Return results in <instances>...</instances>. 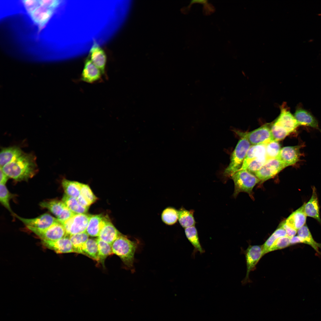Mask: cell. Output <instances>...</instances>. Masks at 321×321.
Here are the masks:
<instances>
[{"label":"cell","mask_w":321,"mask_h":321,"mask_svg":"<svg viewBox=\"0 0 321 321\" xmlns=\"http://www.w3.org/2000/svg\"><path fill=\"white\" fill-rule=\"evenodd\" d=\"M24 153L19 147L16 146L2 148L0 154V167H2L13 161Z\"/></svg>","instance_id":"cell-22"},{"label":"cell","mask_w":321,"mask_h":321,"mask_svg":"<svg viewBox=\"0 0 321 321\" xmlns=\"http://www.w3.org/2000/svg\"><path fill=\"white\" fill-rule=\"evenodd\" d=\"M43 245L58 254L74 252L72 243L67 236L54 241L42 240Z\"/></svg>","instance_id":"cell-15"},{"label":"cell","mask_w":321,"mask_h":321,"mask_svg":"<svg viewBox=\"0 0 321 321\" xmlns=\"http://www.w3.org/2000/svg\"><path fill=\"white\" fill-rule=\"evenodd\" d=\"M12 197V194L10 193L5 185H0V201L1 204L9 210L13 216L15 214L12 212L11 208L10 202Z\"/></svg>","instance_id":"cell-34"},{"label":"cell","mask_w":321,"mask_h":321,"mask_svg":"<svg viewBox=\"0 0 321 321\" xmlns=\"http://www.w3.org/2000/svg\"><path fill=\"white\" fill-rule=\"evenodd\" d=\"M82 183L64 178L62 182V187L67 195L77 198L80 195Z\"/></svg>","instance_id":"cell-26"},{"label":"cell","mask_w":321,"mask_h":321,"mask_svg":"<svg viewBox=\"0 0 321 321\" xmlns=\"http://www.w3.org/2000/svg\"><path fill=\"white\" fill-rule=\"evenodd\" d=\"M26 12L40 32L45 26L53 14L54 10L40 5L35 0L30 6L25 8Z\"/></svg>","instance_id":"cell-5"},{"label":"cell","mask_w":321,"mask_h":321,"mask_svg":"<svg viewBox=\"0 0 321 321\" xmlns=\"http://www.w3.org/2000/svg\"><path fill=\"white\" fill-rule=\"evenodd\" d=\"M300 243H303V240L298 235L295 236L290 238V245Z\"/></svg>","instance_id":"cell-44"},{"label":"cell","mask_w":321,"mask_h":321,"mask_svg":"<svg viewBox=\"0 0 321 321\" xmlns=\"http://www.w3.org/2000/svg\"><path fill=\"white\" fill-rule=\"evenodd\" d=\"M14 216L20 220L26 227L30 226L39 229L46 228L59 221L56 218L47 213L32 218H23L15 214Z\"/></svg>","instance_id":"cell-14"},{"label":"cell","mask_w":321,"mask_h":321,"mask_svg":"<svg viewBox=\"0 0 321 321\" xmlns=\"http://www.w3.org/2000/svg\"><path fill=\"white\" fill-rule=\"evenodd\" d=\"M82 254L97 262L98 261V251L97 239L88 238L83 245Z\"/></svg>","instance_id":"cell-27"},{"label":"cell","mask_w":321,"mask_h":321,"mask_svg":"<svg viewBox=\"0 0 321 321\" xmlns=\"http://www.w3.org/2000/svg\"><path fill=\"white\" fill-rule=\"evenodd\" d=\"M76 199L80 204L83 207L88 208L89 206L91 204L86 199L80 194Z\"/></svg>","instance_id":"cell-42"},{"label":"cell","mask_w":321,"mask_h":321,"mask_svg":"<svg viewBox=\"0 0 321 321\" xmlns=\"http://www.w3.org/2000/svg\"><path fill=\"white\" fill-rule=\"evenodd\" d=\"M281 149L280 145L278 141H274L266 145L267 160L277 158Z\"/></svg>","instance_id":"cell-36"},{"label":"cell","mask_w":321,"mask_h":321,"mask_svg":"<svg viewBox=\"0 0 321 321\" xmlns=\"http://www.w3.org/2000/svg\"><path fill=\"white\" fill-rule=\"evenodd\" d=\"M89 235L85 232L69 236L70 240L72 243L74 252L82 254V247L87 240L89 238Z\"/></svg>","instance_id":"cell-30"},{"label":"cell","mask_w":321,"mask_h":321,"mask_svg":"<svg viewBox=\"0 0 321 321\" xmlns=\"http://www.w3.org/2000/svg\"><path fill=\"white\" fill-rule=\"evenodd\" d=\"M235 132L240 137L247 139L251 145H266L274 141L271 128L267 124L249 132H243L239 131Z\"/></svg>","instance_id":"cell-6"},{"label":"cell","mask_w":321,"mask_h":321,"mask_svg":"<svg viewBox=\"0 0 321 321\" xmlns=\"http://www.w3.org/2000/svg\"><path fill=\"white\" fill-rule=\"evenodd\" d=\"M265 155H266V145H251L240 169H246L249 164L251 161L260 157Z\"/></svg>","instance_id":"cell-23"},{"label":"cell","mask_w":321,"mask_h":321,"mask_svg":"<svg viewBox=\"0 0 321 321\" xmlns=\"http://www.w3.org/2000/svg\"><path fill=\"white\" fill-rule=\"evenodd\" d=\"M305 204L293 212L285 220L289 226L297 231L306 223L307 216L305 211Z\"/></svg>","instance_id":"cell-19"},{"label":"cell","mask_w":321,"mask_h":321,"mask_svg":"<svg viewBox=\"0 0 321 321\" xmlns=\"http://www.w3.org/2000/svg\"><path fill=\"white\" fill-rule=\"evenodd\" d=\"M91 215L86 214H75L66 220L61 222L67 236L86 232Z\"/></svg>","instance_id":"cell-8"},{"label":"cell","mask_w":321,"mask_h":321,"mask_svg":"<svg viewBox=\"0 0 321 321\" xmlns=\"http://www.w3.org/2000/svg\"><path fill=\"white\" fill-rule=\"evenodd\" d=\"M240 137L231 155L230 163L224 170L223 174L225 177H231L240 169L251 146L247 139Z\"/></svg>","instance_id":"cell-3"},{"label":"cell","mask_w":321,"mask_h":321,"mask_svg":"<svg viewBox=\"0 0 321 321\" xmlns=\"http://www.w3.org/2000/svg\"><path fill=\"white\" fill-rule=\"evenodd\" d=\"M193 210H187L184 208L178 211V219L180 225L185 228L195 226L196 221Z\"/></svg>","instance_id":"cell-28"},{"label":"cell","mask_w":321,"mask_h":321,"mask_svg":"<svg viewBox=\"0 0 321 321\" xmlns=\"http://www.w3.org/2000/svg\"><path fill=\"white\" fill-rule=\"evenodd\" d=\"M312 193L309 201L305 204V211L307 216L313 218L321 223L319 214V207L316 190L312 188Z\"/></svg>","instance_id":"cell-21"},{"label":"cell","mask_w":321,"mask_h":321,"mask_svg":"<svg viewBox=\"0 0 321 321\" xmlns=\"http://www.w3.org/2000/svg\"><path fill=\"white\" fill-rule=\"evenodd\" d=\"M80 194L86 199L91 204L97 199V198L94 194L89 186L86 184H82Z\"/></svg>","instance_id":"cell-39"},{"label":"cell","mask_w":321,"mask_h":321,"mask_svg":"<svg viewBox=\"0 0 321 321\" xmlns=\"http://www.w3.org/2000/svg\"><path fill=\"white\" fill-rule=\"evenodd\" d=\"M102 73L100 70L91 62L89 57L86 59L81 79L89 83H93L100 81Z\"/></svg>","instance_id":"cell-16"},{"label":"cell","mask_w":321,"mask_h":321,"mask_svg":"<svg viewBox=\"0 0 321 321\" xmlns=\"http://www.w3.org/2000/svg\"><path fill=\"white\" fill-rule=\"evenodd\" d=\"M294 116L300 126L318 128V123L316 119L309 112L303 108L296 110Z\"/></svg>","instance_id":"cell-20"},{"label":"cell","mask_w":321,"mask_h":321,"mask_svg":"<svg viewBox=\"0 0 321 321\" xmlns=\"http://www.w3.org/2000/svg\"><path fill=\"white\" fill-rule=\"evenodd\" d=\"M0 184L5 185L8 178V177L3 172L1 168L0 169Z\"/></svg>","instance_id":"cell-43"},{"label":"cell","mask_w":321,"mask_h":321,"mask_svg":"<svg viewBox=\"0 0 321 321\" xmlns=\"http://www.w3.org/2000/svg\"><path fill=\"white\" fill-rule=\"evenodd\" d=\"M303 145L287 146L282 148L277 158L283 162L286 167L295 165L300 160L302 156L300 149Z\"/></svg>","instance_id":"cell-12"},{"label":"cell","mask_w":321,"mask_h":321,"mask_svg":"<svg viewBox=\"0 0 321 321\" xmlns=\"http://www.w3.org/2000/svg\"><path fill=\"white\" fill-rule=\"evenodd\" d=\"M245 255L247 265V272L243 281L244 283L249 281V273L255 269L256 265L263 256L262 246L249 245L245 251Z\"/></svg>","instance_id":"cell-13"},{"label":"cell","mask_w":321,"mask_h":321,"mask_svg":"<svg viewBox=\"0 0 321 321\" xmlns=\"http://www.w3.org/2000/svg\"><path fill=\"white\" fill-rule=\"evenodd\" d=\"M109 221L107 216L102 214L91 215L86 232L92 237H98L102 229Z\"/></svg>","instance_id":"cell-18"},{"label":"cell","mask_w":321,"mask_h":321,"mask_svg":"<svg viewBox=\"0 0 321 321\" xmlns=\"http://www.w3.org/2000/svg\"><path fill=\"white\" fill-rule=\"evenodd\" d=\"M286 130L290 134L296 131L300 125L294 117L285 106H281L280 115L274 122Z\"/></svg>","instance_id":"cell-11"},{"label":"cell","mask_w":321,"mask_h":321,"mask_svg":"<svg viewBox=\"0 0 321 321\" xmlns=\"http://www.w3.org/2000/svg\"><path fill=\"white\" fill-rule=\"evenodd\" d=\"M62 201L67 207L75 214H86L88 208L82 206L78 202L77 199L64 194Z\"/></svg>","instance_id":"cell-29"},{"label":"cell","mask_w":321,"mask_h":321,"mask_svg":"<svg viewBox=\"0 0 321 321\" xmlns=\"http://www.w3.org/2000/svg\"><path fill=\"white\" fill-rule=\"evenodd\" d=\"M161 217L164 223L168 225H172L178 219V211L172 207H168L163 211Z\"/></svg>","instance_id":"cell-35"},{"label":"cell","mask_w":321,"mask_h":321,"mask_svg":"<svg viewBox=\"0 0 321 321\" xmlns=\"http://www.w3.org/2000/svg\"><path fill=\"white\" fill-rule=\"evenodd\" d=\"M286 167L277 158L268 159L255 174L260 180L265 181L273 177Z\"/></svg>","instance_id":"cell-10"},{"label":"cell","mask_w":321,"mask_h":321,"mask_svg":"<svg viewBox=\"0 0 321 321\" xmlns=\"http://www.w3.org/2000/svg\"><path fill=\"white\" fill-rule=\"evenodd\" d=\"M88 57L92 63L105 74L107 56L104 51L96 43L91 48Z\"/></svg>","instance_id":"cell-17"},{"label":"cell","mask_w":321,"mask_h":321,"mask_svg":"<svg viewBox=\"0 0 321 321\" xmlns=\"http://www.w3.org/2000/svg\"><path fill=\"white\" fill-rule=\"evenodd\" d=\"M320 132H321V129H320Z\"/></svg>","instance_id":"cell-45"},{"label":"cell","mask_w":321,"mask_h":321,"mask_svg":"<svg viewBox=\"0 0 321 321\" xmlns=\"http://www.w3.org/2000/svg\"><path fill=\"white\" fill-rule=\"evenodd\" d=\"M290 238L287 236L278 238L269 249V252L288 247L290 245Z\"/></svg>","instance_id":"cell-38"},{"label":"cell","mask_w":321,"mask_h":321,"mask_svg":"<svg viewBox=\"0 0 321 321\" xmlns=\"http://www.w3.org/2000/svg\"><path fill=\"white\" fill-rule=\"evenodd\" d=\"M286 236L287 233L284 229L281 227L277 229L262 245L263 256L269 252V249L278 239Z\"/></svg>","instance_id":"cell-32"},{"label":"cell","mask_w":321,"mask_h":321,"mask_svg":"<svg viewBox=\"0 0 321 321\" xmlns=\"http://www.w3.org/2000/svg\"><path fill=\"white\" fill-rule=\"evenodd\" d=\"M121 235V233L109 221L100 231L98 238L111 245Z\"/></svg>","instance_id":"cell-24"},{"label":"cell","mask_w":321,"mask_h":321,"mask_svg":"<svg viewBox=\"0 0 321 321\" xmlns=\"http://www.w3.org/2000/svg\"><path fill=\"white\" fill-rule=\"evenodd\" d=\"M280 227L284 229L286 231L287 236L290 238L295 236L298 231L289 226L286 222L285 221L282 222L281 224Z\"/></svg>","instance_id":"cell-41"},{"label":"cell","mask_w":321,"mask_h":321,"mask_svg":"<svg viewBox=\"0 0 321 321\" xmlns=\"http://www.w3.org/2000/svg\"><path fill=\"white\" fill-rule=\"evenodd\" d=\"M185 232L188 240L195 248V250L202 253L204 251L199 242L198 233L195 226L185 228Z\"/></svg>","instance_id":"cell-31"},{"label":"cell","mask_w":321,"mask_h":321,"mask_svg":"<svg viewBox=\"0 0 321 321\" xmlns=\"http://www.w3.org/2000/svg\"><path fill=\"white\" fill-rule=\"evenodd\" d=\"M40 205L41 207L49 210L60 222L66 220L75 214L67 207L62 201L50 200L41 202Z\"/></svg>","instance_id":"cell-9"},{"label":"cell","mask_w":321,"mask_h":321,"mask_svg":"<svg viewBox=\"0 0 321 321\" xmlns=\"http://www.w3.org/2000/svg\"><path fill=\"white\" fill-rule=\"evenodd\" d=\"M235 184L233 196L236 197L239 193L246 192L252 195V190L260 180L246 169H240L231 177Z\"/></svg>","instance_id":"cell-4"},{"label":"cell","mask_w":321,"mask_h":321,"mask_svg":"<svg viewBox=\"0 0 321 321\" xmlns=\"http://www.w3.org/2000/svg\"><path fill=\"white\" fill-rule=\"evenodd\" d=\"M1 168L9 178L18 181H28L38 171L36 157L31 153H24Z\"/></svg>","instance_id":"cell-1"},{"label":"cell","mask_w":321,"mask_h":321,"mask_svg":"<svg viewBox=\"0 0 321 321\" xmlns=\"http://www.w3.org/2000/svg\"><path fill=\"white\" fill-rule=\"evenodd\" d=\"M98 251V262L104 265L106 259L113 254L111 245L99 239H97Z\"/></svg>","instance_id":"cell-33"},{"label":"cell","mask_w":321,"mask_h":321,"mask_svg":"<svg viewBox=\"0 0 321 321\" xmlns=\"http://www.w3.org/2000/svg\"><path fill=\"white\" fill-rule=\"evenodd\" d=\"M298 235L303 240V243L311 246L318 254H320L319 248L321 249V243L316 242L306 225L305 224L298 231Z\"/></svg>","instance_id":"cell-25"},{"label":"cell","mask_w":321,"mask_h":321,"mask_svg":"<svg viewBox=\"0 0 321 321\" xmlns=\"http://www.w3.org/2000/svg\"><path fill=\"white\" fill-rule=\"evenodd\" d=\"M267 160L266 155L260 157L251 161L249 164L246 170L251 173H255L262 166Z\"/></svg>","instance_id":"cell-37"},{"label":"cell","mask_w":321,"mask_h":321,"mask_svg":"<svg viewBox=\"0 0 321 321\" xmlns=\"http://www.w3.org/2000/svg\"><path fill=\"white\" fill-rule=\"evenodd\" d=\"M39 4L48 8L55 10L60 4L61 1L56 0H38Z\"/></svg>","instance_id":"cell-40"},{"label":"cell","mask_w":321,"mask_h":321,"mask_svg":"<svg viewBox=\"0 0 321 321\" xmlns=\"http://www.w3.org/2000/svg\"><path fill=\"white\" fill-rule=\"evenodd\" d=\"M138 244L125 236L121 235L112 243L111 247L114 254L118 256L128 268H133L134 255Z\"/></svg>","instance_id":"cell-2"},{"label":"cell","mask_w":321,"mask_h":321,"mask_svg":"<svg viewBox=\"0 0 321 321\" xmlns=\"http://www.w3.org/2000/svg\"><path fill=\"white\" fill-rule=\"evenodd\" d=\"M27 227L42 240H55L68 236L63 225L59 221L45 229H39L30 226Z\"/></svg>","instance_id":"cell-7"}]
</instances>
